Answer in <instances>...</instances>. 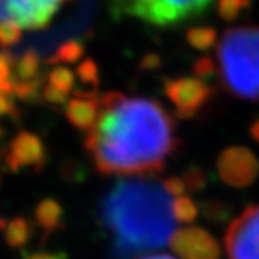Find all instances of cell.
Here are the masks:
<instances>
[{
  "label": "cell",
  "mask_w": 259,
  "mask_h": 259,
  "mask_svg": "<svg viewBox=\"0 0 259 259\" xmlns=\"http://www.w3.org/2000/svg\"><path fill=\"white\" fill-rule=\"evenodd\" d=\"M175 123L158 102L108 92L86 138V150L105 175L149 177L178 149Z\"/></svg>",
  "instance_id": "cell-1"
},
{
  "label": "cell",
  "mask_w": 259,
  "mask_h": 259,
  "mask_svg": "<svg viewBox=\"0 0 259 259\" xmlns=\"http://www.w3.org/2000/svg\"><path fill=\"white\" fill-rule=\"evenodd\" d=\"M170 195L147 178L119 180L102 203V224L114 240L120 259L158 250L175 233Z\"/></svg>",
  "instance_id": "cell-2"
},
{
  "label": "cell",
  "mask_w": 259,
  "mask_h": 259,
  "mask_svg": "<svg viewBox=\"0 0 259 259\" xmlns=\"http://www.w3.org/2000/svg\"><path fill=\"white\" fill-rule=\"evenodd\" d=\"M220 78L233 96L259 100V27H239L222 36L217 47Z\"/></svg>",
  "instance_id": "cell-3"
},
{
  "label": "cell",
  "mask_w": 259,
  "mask_h": 259,
  "mask_svg": "<svg viewBox=\"0 0 259 259\" xmlns=\"http://www.w3.org/2000/svg\"><path fill=\"white\" fill-rule=\"evenodd\" d=\"M114 14L169 27L205 13L214 0H109Z\"/></svg>",
  "instance_id": "cell-4"
},
{
  "label": "cell",
  "mask_w": 259,
  "mask_h": 259,
  "mask_svg": "<svg viewBox=\"0 0 259 259\" xmlns=\"http://www.w3.org/2000/svg\"><path fill=\"white\" fill-rule=\"evenodd\" d=\"M225 247L230 259H259V205L245 208L231 222Z\"/></svg>",
  "instance_id": "cell-5"
},
{
  "label": "cell",
  "mask_w": 259,
  "mask_h": 259,
  "mask_svg": "<svg viewBox=\"0 0 259 259\" xmlns=\"http://www.w3.org/2000/svg\"><path fill=\"white\" fill-rule=\"evenodd\" d=\"M69 0H0V22H13L22 30L46 27Z\"/></svg>",
  "instance_id": "cell-6"
},
{
  "label": "cell",
  "mask_w": 259,
  "mask_h": 259,
  "mask_svg": "<svg viewBox=\"0 0 259 259\" xmlns=\"http://www.w3.org/2000/svg\"><path fill=\"white\" fill-rule=\"evenodd\" d=\"M164 92L183 119L194 117L212 96V89L201 78L180 77L164 81Z\"/></svg>",
  "instance_id": "cell-7"
},
{
  "label": "cell",
  "mask_w": 259,
  "mask_h": 259,
  "mask_svg": "<svg viewBox=\"0 0 259 259\" xmlns=\"http://www.w3.org/2000/svg\"><path fill=\"white\" fill-rule=\"evenodd\" d=\"M217 174L231 188H247L259 175V161L247 147H230L217 158Z\"/></svg>",
  "instance_id": "cell-8"
},
{
  "label": "cell",
  "mask_w": 259,
  "mask_h": 259,
  "mask_svg": "<svg viewBox=\"0 0 259 259\" xmlns=\"http://www.w3.org/2000/svg\"><path fill=\"white\" fill-rule=\"evenodd\" d=\"M169 245L181 259H220V248L215 239L206 230L198 227L177 230L169 240Z\"/></svg>",
  "instance_id": "cell-9"
},
{
  "label": "cell",
  "mask_w": 259,
  "mask_h": 259,
  "mask_svg": "<svg viewBox=\"0 0 259 259\" xmlns=\"http://www.w3.org/2000/svg\"><path fill=\"white\" fill-rule=\"evenodd\" d=\"M5 162L11 172L21 169L41 170L47 162V150L39 136L28 132H21L8 147Z\"/></svg>",
  "instance_id": "cell-10"
},
{
  "label": "cell",
  "mask_w": 259,
  "mask_h": 259,
  "mask_svg": "<svg viewBox=\"0 0 259 259\" xmlns=\"http://www.w3.org/2000/svg\"><path fill=\"white\" fill-rule=\"evenodd\" d=\"M99 111L100 99H96L89 92L75 91L66 105V117L75 128L89 132L99 117Z\"/></svg>",
  "instance_id": "cell-11"
},
{
  "label": "cell",
  "mask_w": 259,
  "mask_h": 259,
  "mask_svg": "<svg viewBox=\"0 0 259 259\" xmlns=\"http://www.w3.org/2000/svg\"><path fill=\"white\" fill-rule=\"evenodd\" d=\"M36 222L44 230L46 237L52 234L55 230H58L63 225V208L61 205L53 198L42 200L34 211Z\"/></svg>",
  "instance_id": "cell-12"
},
{
  "label": "cell",
  "mask_w": 259,
  "mask_h": 259,
  "mask_svg": "<svg viewBox=\"0 0 259 259\" xmlns=\"http://www.w3.org/2000/svg\"><path fill=\"white\" fill-rule=\"evenodd\" d=\"M4 233H5V240L11 248H22L25 247L33 236V227L28 220L24 217H14L8 224L4 222Z\"/></svg>",
  "instance_id": "cell-13"
},
{
  "label": "cell",
  "mask_w": 259,
  "mask_h": 259,
  "mask_svg": "<svg viewBox=\"0 0 259 259\" xmlns=\"http://www.w3.org/2000/svg\"><path fill=\"white\" fill-rule=\"evenodd\" d=\"M39 55L34 50L25 52L19 60H14L13 66V81H34L39 80Z\"/></svg>",
  "instance_id": "cell-14"
},
{
  "label": "cell",
  "mask_w": 259,
  "mask_h": 259,
  "mask_svg": "<svg viewBox=\"0 0 259 259\" xmlns=\"http://www.w3.org/2000/svg\"><path fill=\"white\" fill-rule=\"evenodd\" d=\"M186 39L194 49L206 52L214 47L217 41V33L211 27H194L188 30Z\"/></svg>",
  "instance_id": "cell-15"
},
{
  "label": "cell",
  "mask_w": 259,
  "mask_h": 259,
  "mask_svg": "<svg viewBox=\"0 0 259 259\" xmlns=\"http://www.w3.org/2000/svg\"><path fill=\"white\" fill-rule=\"evenodd\" d=\"M84 47L80 41H67L61 44L52 57L53 64H77L83 57Z\"/></svg>",
  "instance_id": "cell-16"
},
{
  "label": "cell",
  "mask_w": 259,
  "mask_h": 259,
  "mask_svg": "<svg viewBox=\"0 0 259 259\" xmlns=\"http://www.w3.org/2000/svg\"><path fill=\"white\" fill-rule=\"evenodd\" d=\"M49 84L69 94V92H72L73 86H75V73L66 66H58L50 72Z\"/></svg>",
  "instance_id": "cell-17"
},
{
  "label": "cell",
  "mask_w": 259,
  "mask_h": 259,
  "mask_svg": "<svg viewBox=\"0 0 259 259\" xmlns=\"http://www.w3.org/2000/svg\"><path fill=\"white\" fill-rule=\"evenodd\" d=\"M172 211H174V217L175 220L181 222V224H191L197 219L198 209L195 206V203L188 198V197H177L175 201L172 203Z\"/></svg>",
  "instance_id": "cell-18"
},
{
  "label": "cell",
  "mask_w": 259,
  "mask_h": 259,
  "mask_svg": "<svg viewBox=\"0 0 259 259\" xmlns=\"http://www.w3.org/2000/svg\"><path fill=\"white\" fill-rule=\"evenodd\" d=\"M248 7L250 0H219L217 13L224 21H234Z\"/></svg>",
  "instance_id": "cell-19"
},
{
  "label": "cell",
  "mask_w": 259,
  "mask_h": 259,
  "mask_svg": "<svg viewBox=\"0 0 259 259\" xmlns=\"http://www.w3.org/2000/svg\"><path fill=\"white\" fill-rule=\"evenodd\" d=\"M41 88V78L34 81H13V89L11 96L17 97L19 100H33L36 96L39 94Z\"/></svg>",
  "instance_id": "cell-20"
},
{
  "label": "cell",
  "mask_w": 259,
  "mask_h": 259,
  "mask_svg": "<svg viewBox=\"0 0 259 259\" xmlns=\"http://www.w3.org/2000/svg\"><path fill=\"white\" fill-rule=\"evenodd\" d=\"M22 28L13 22H0V46L10 47L21 41Z\"/></svg>",
  "instance_id": "cell-21"
},
{
  "label": "cell",
  "mask_w": 259,
  "mask_h": 259,
  "mask_svg": "<svg viewBox=\"0 0 259 259\" xmlns=\"http://www.w3.org/2000/svg\"><path fill=\"white\" fill-rule=\"evenodd\" d=\"M77 77L84 83V84H99V67L92 60H84L77 66Z\"/></svg>",
  "instance_id": "cell-22"
},
{
  "label": "cell",
  "mask_w": 259,
  "mask_h": 259,
  "mask_svg": "<svg viewBox=\"0 0 259 259\" xmlns=\"http://www.w3.org/2000/svg\"><path fill=\"white\" fill-rule=\"evenodd\" d=\"M188 191H200L206 186V174L198 167H191L183 177Z\"/></svg>",
  "instance_id": "cell-23"
},
{
  "label": "cell",
  "mask_w": 259,
  "mask_h": 259,
  "mask_svg": "<svg viewBox=\"0 0 259 259\" xmlns=\"http://www.w3.org/2000/svg\"><path fill=\"white\" fill-rule=\"evenodd\" d=\"M162 188L165 189V192H167L170 197H181L184 194V191L186 189V184H184V180L181 177H170L167 180L162 181Z\"/></svg>",
  "instance_id": "cell-24"
},
{
  "label": "cell",
  "mask_w": 259,
  "mask_h": 259,
  "mask_svg": "<svg viewBox=\"0 0 259 259\" xmlns=\"http://www.w3.org/2000/svg\"><path fill=\"white\" fill-rule=\"evenodd\" d=\"M194 72H195V75L197 78H208L211 75H214V72H215V64L211 58L208 57H203L200 60H197L195 66H194Z\"/></svg>",
  "instance_id": "cell-25"
},
{
  "label": "cell",
  "mask_w": 259,
  "mask_h": 259,
  "mask_svg": "<svg viewBox=\"0 0 259 259\" xmlns=\"http://www.w3.org/2000/svg\"><path fill=\"white\" fill-rule=\"evenodd\" d=\"M42 97H44L46 102H50L53 105H67V102H69V97H67L66 92L53 88L50 84H47L42 89Z\"/></svg>",
  "instance_id": "cell-26"
},
{
  "label": "cell",
  "mask_w": 259,
  "mask_h": 259,
  "mask_svg": "<svg viewBox=\"0 0 259 259\" xmlns=\"http://www.w3.org/2000/svg\"><path fill=\"white\" fill-rule=\"evenodd\" d=\"M17 109L8 94H0V116H16Z\"/></svg>",
  "instance_id": "cell-27"
},
{
  "label": "cell",
  "mask_w": 259,
  "mask_h": 259,
  "mask_svg": "<svg viewBox=\"0 0 259 259\" xmlns=\"http://www.w3.org/2000/svg\"><path fill=\"white\" fill-rule=\"evenodd\" d=\"M159 66H161V60L155 53L147 55V57L141 61V69H144V70H153Z\"/></svg>",
  "instance_id": "cell-28"
},
{
  "label": "cell",
  "mask_w": 259,
  "mask_h": 259,
  "mask_svg": "<svg viewBox=\"0 0 259 259\" xmlns=\"http://www.w3.org/2000/svg\"><path fill=\"white\" fill-rule=\"evenodd\" d=\"M27 259H64L63 254H53V253H36L28 256Z\"/></svg>",
  "instance_id": "cell-29"
},
{
  "label": "cell",
  "mask_w": 259,
  "mask_h": 259,
  "mask_svg": "<svg viewBox=\"0 0 259 259\" xmlns=\"http://www.w3.org/2000/svg\"><path fill=\"white\" fill-rule=\"evenodd\" d=\"M250 135L256 142H259V119L256 122H253V125L250 128Z\"/></svg>",
  "instance_id": "cell-30"
},
{
  "label": "cell",
  "mask_w": 259,
  "mask_h": 259,
  "mask_svg": "<svg viewBox=\"0 0 259 259\" xmlns=\"http://www.w3.org/2000/svg\"><path fill=\"white\" fill-rule=\"evenodd\" d=\"M138 259H175V257L170 256V254L156 253V254H147V256H142V257H138Z\"/></svg>",
  "instance_id": "cell-31"
},
{
  "label": "cell",
  "mask_w": 259,
  "mask_h": 259,
  "mask_svg": "<svg viewBox=\"0 0 259 259\" xmlns=\"http://www.w3.org/2000/svg\"><path fill=\"white\" fill-rule=\"evenodd\" d=\"M0 94H8V96H11V88L0 81Z\"/></svg>",
  "instance_id": "cell-32"
},
{
  "label": "cell",
  "mask_w": 259,
  "mask_h": 259,
  "mask_svg": "<svg viewBox=\"0 0 259 259\" xmlns=\"http://www.w3.org/2000/svg\"><path fill=\"white\" fill-rule=\"evenodd\" d=\"M0 136H2V130H0Z\"/></svg>",
  "instance_id": "cell-33"
}]
</instances>
